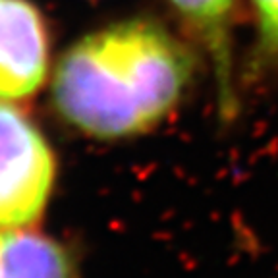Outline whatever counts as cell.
Wrapping results in <instances>:
<instances>
[{"instance_id":"6da1fadb","label":"cell","mask_w":278,"mask_h":278,"mask_svg":"<svg viewBox=\"0 0 278 278\" xmlns=\"http://www.w3.org/2000/svg\"><path fill=\"white\" fill-rule=\"evenodd\" d=\"M197 75L192 47L147 18L89 33L54 68V110L81 135L120 141L147 135L182 107Z\"/></svg>"},{"instance_id":"7a4b0ae2","label":"cell","mask_w":278,"mask_h":278,"mask_svg":"<svg viewBox=\"0 0 278 278\" xmlns=\"http://www.w3.org/2000/svg\"><path fill=\"white\" fill-rule=\"evenodd\" d=\"M58 162L41 128L0 101V230L35 228L49 207Z\"/></svg>"},{"instance_id":"3957f363","label":"cell","mask_w":278,"mask_h":278,"mask_svg":"<svg viewBox=\"0 0 278 278\" xmlns=\"http://www.w3.org/2000/svg\"><path fill=\"white\" fill-rule=\"evenodd\" d=\"M51 70V31L31 0H0V101H29Z\"/></svg>"},{"instance_id":"277c9868","label":"cell","mask_w":278,"mask_h":278,"mask_svg":"<svg viewBox=\"0 0 278 278\" xmlns=\"http://www.w3.org/2000/svg\"><path fill=\"white\" fill-rule=\"evenodd\" d=\"M168 4L209 58L214 75L216 112L220 122L226 124L234 120L240 110L232 56L236 0H168Z\"/></svg>"},{"instance_id":"5b68a950","label":"cell","mask_w":278,"mask_h":278,"mask_svg":"<svg viewBox=\"0 0 278 278\" xmlns=\"http://www.w3.org/2000/svg\"><path fill=\"white\" fill-rule=\"evenodd\" d=\"M0 278H77L72 251L51 236L0 230Z\"/></svg>"},{"instance_id":"8992f818","label":"cell","mask_w":278,"mask_h":278,"mask_svg":"<svg viewBox=\"0 0 278 278\" xmlns=\"http://www.w3.org/2000/svg\"><path fill=\"white\" fill-rule=\"evenodd\" d=\"M255 12V43L249 56V77L263 79L278 70V0H251Z\"/></svg>"}]
</instances>
